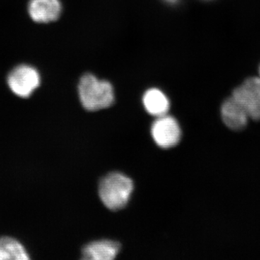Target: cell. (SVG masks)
<instances>
[{
	"label": "cell",
	"instance_id": "obj_2",
	"mask_svg": "<svg viewBox=\"0 0 260 260\" xmlns=\"http://www.w3.org/2000/svg\"><path fill=\"white\" fill-rule=\"evenodd\" d=\"M133 190V181L121 173H112L99 185V195L105 206L112 210L125 207Z\"/></svg>",
	"mask_w": 260,
	"mask_h": 260
},
{
	"label": "cell",
	"instance_id": "obj_12",
	"mask_svg": "<svg viewBox=\"0 0 260 260\" xmlns=\"http://www.w3.org/2000/svg\"><path fill=\"white\" fill-rule=\"evenodd\" d=\"M259 78H260V66H259Z\"/></svg>",
	"mask_w": 260,
	"mask_h": 260
},
{
	"label": "cell",
	"instance_id": "obj_7",
	"mask_svg": "<svg viewBox=\"0 0 260 260\" xmlns=\"http://www.w3.org/2000/svg\"><path fill=\"white\" fill-rule=\"evenodd\" d=\"M221 117L225 126L234 131L244 129L249 119L244 108L232 95L228 98L222 105Z\"/></svg>",
	"mask_w": 260,
	"mask_h": 260
},
{
	"label": "cell",
	"instance_id": "obj_11",
	"mask_svg": "<svg viewBox=\"0 0 260 260\" xmlns=\"http://www.w3.org/2000/svg\"><path fill=\"white\" fill-rule=\"evenodd\" d=\"M166 3H169V4H176L179 0H164Z\"/></svg>",
	"mask_w": 260,
	"mask_h": 260
},
{
	"label": "cell",
	"instance_id": "obj_6",
	"mask_svg": "<svg viewBox=\"0 0 260 260\" xmlns=\"http://www.w3.org/2000/svg\"><path fill=\"white\" fill-rule=\"evenodd\" d=\"M60 0H30L28 13L34 22L49 23L56 21L61 13Z\"/></svg>",
	"mask_w": 260,
	"mask_h": 260
},
{
	"label": "cell",
	"instance_id": "obj_9",
	"mask_svg": "<svg viewBox=\"0 0 260 260\" xmlns=\"http://www.w3.org/2000/svg\"><path fill=\"white\" fill-rule=\"evenodd\" d=\"M145 110L151 115L161 116L169 112L170 102L165 93L160 89L152 88L145 91L143 97Z\"/></svg>",
	"mask_w": 260,
	"mask_h": 260
},
{
	"label": "cell",
	"instance_id": "obj_5",
	"mask_svg": "<svg viewBox=\"0 0 260 260\" xmlns=\"http://www.w3.org/2000/svg\"><path fill=\"white\" fill-rule=\"evenodd\" d=\"M151 133L155 143L162 148H172L180 141V126L174 117L167 114L158 116L154 121Z\"/></svg>",
	"mask_w": 260,
	"mask_h": 260
},
{
	"label": "cell",
	"instance_id": "obj_8",
	"mask_svg": "<svg viewBox=\"0 0 260 260\" xmlns=\"http://www.w3.org/2000/svg\"><path fill=\"white\" fill-rule=\"evenodd\" d=\"M120 245L112 241L102 240L88 244L83 250V259L88 260H112L115 259Z\"/></svg>",
	"mask_w": 260,
	"mask_h": 260
},
{
	"label": "cell",
	"instance_id": "obj_1",
	"mask_svg": "<svg viewBox=\"0 0 260 260\" xmlns=\"http://www.w3.org/2000/svg\"><path fill=\"white\" fill-rule=\"evenodd\" d=\"M82 105L90 112L107 109L114 102V90L112 84L101 80L91 73H86L80 78L78 86Z\"/></svg>",
	"mask_w": 260,
	"mask_h": 260
},
{
	"label": "cell",
	"instance_id": "obj_3",
	"mask_svg": "<svg viewBox=\"0 0 260 260\" xmlns=\"http://www.w3.org/2000/svg\"><path fill=\"white\" fill-rule=\"evenodd\" d=\"M8 85L10 90L20 98H28L39 88L41 77L37 69L27 64H20L8 75Z\"/></svg>",
	"mask_w": 260,
	"mask_h": 260
},
{
	"label": "cell",
	"instance_id": "obj_4",
	"mask_svg": "<svg viewBox=\"0 0 260 260\" xmlns=\"http://www.w3.org/2000/svg\"><path fill=\"white\" fill-rule=\"evenodd\" d=\"M232 96L247 113L249 119L260 120V78H248L234 90Z\"/></svg>",
	"mask_w": 260,
	"mask_h": 260
},
{
	"label": "cell",
	"instance_id": "obj_10",
	"mask_svg": "<svg viewBox=\"0 0 260 260\" xmlns=\"http://www.w3.org/2000/svg\"><path fill=\"white\" fill-rule=\"evenodd\" d=\"M29 257L21 244L10 237L0 238V260H27Z\"/></svg>",
	"mask_w": 260,
	"mask_h": 260
}]
</instances>
